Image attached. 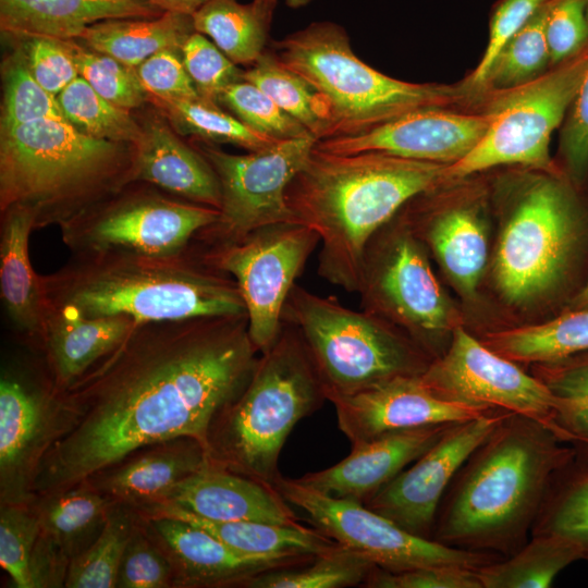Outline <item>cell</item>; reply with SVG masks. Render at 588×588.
<instances>
[{"label": "cell", "instance_id": "cell-33", "mask_svg": "<svg viewBox=\"0 0 588 588\" xmlns=\"http://www.w3.org/2000/svg\"><path fill=\"white\" fill-rule=\"evenodd\" d=\"M275 0H211L193 14L195 30L235 64L252 65L267 50Z\"/></svg>", "mask_w": 588, "mask_h": 588}, {"label": "cell", "instance_id": "cell-52", "mask_svg": "<svg viewBox=\"0 0 588 588\" xmlns=\"http://www.w3.org/2000/svg\"><path fill=\"white\" fill-rule=\"evenodd\" d=\"M588 0H554L546 25L550 64L556 65L588 44Z\"/></svg>", "mask_w": 588, "mask_h": 588}, {"label": "cell", "instance_id": "cell-17", "mask_svg": "<svg viewBox=\"0 0 588 588\" xmlns=\"http://www.w3.org/2000/svg\"><path fill=\"white\" fill-rule=\"evenodd\" d=\"M420 379L441 399L527 416L554 432V400L547 385L461 326Z\"/></svg>", "mask_w": 588, "mask_h": 588}, {"label": "cell", "instance_id": "cell-54", "mask_svg": "<svg viewBox=\"0 0 588 588\" xmlns=\"http://www.w3.org/2000/svg\"><path fill=\"white\" fill-rule=\"evenodd\" d=\"M560 152L565 175L583 184L588 175V70L564 119Z\"/></svg>", "mask_w": 588, "mask_h": 588}, {"label": "cell", "instance_id": "cell-51", "mask_svg": "<svg viewBox=\"0 0 588 588\" xmlns=\"http://www.w3.org/2000/svg\"><path fill=\"white\" fill-rule=\"evenodd\" d=\"M550 0H501L490 19L489 41L485 53L467 81L473 89L483 87L498 53L506 41Z\"/></svg>", "mask_w": 588, "mask_h": 588}, {"label": "cell", "instance_id": "cell-32", "mask_svg": "<svg viewBox=\"0 0 588 588\" xmlns=\"http://www.w3.org/2000/svg\"><path fill=\"white\" fill-rule=\"evenodd\" d=\"M194 32L193 15L164 12L156 17L103 20L88 26L76 40L136 68L160 50H181Z\"/></svg>", "mask_w": 588, "mask_h": 588}, {"label": "cell", "instance_id": "cell-35", "mask_svg": "<svg viewBox=\"0 0 588 588\" xmlns=\"http://www.w3.org/2000/svg\"><path fill=\"white\" fill-rule=\"evenodd\" d=\"M581 549L556 535H532L505 560H497L477 573L482 588H544L573 561Z\"/></svg>", "mask_w": 588, "mask_h": 588}, {"label": "cell", "instance_id": "cell-16", "mask_svg": "<svg viewBox=\"0 0 588 588\" xmlns=\"http://www.w3.org/2000/svg\"><path fill=\"white\" fill-rule=\"evenodd\" d=\"M63 390L38 366L10 365L0 378V504H30L40 464L68 428Z\"/></svg>", "mask_w": 588, "mask_h": 588}, {"label": "cell", "instance_id": "cell-8", "mask_svg": "<svg viewBox=\"0 0 588 588\" xmlns=\"http://www.w3.org/2000/svg\"><path fill=\"white\" fill-rule=\"evenodd\" d=\"M282 322L301 335L328 401L397 377L421 376L433 359L395 324L298 284L287 296Z\"/></svg>", "mask_w": 588, "mask_h": 588}, {"label": "cell", "instance_id": "cell-58", "mask_svg": "<svg viewBox=\"0 0 588 588\" xmlns=\"http://www.w3.org/2000/svg\"><path fill=\"white\" fill-rule=\"evenodd\" d=\"M275 1H279V0H275ZM283 1L290 8L296 9V8L305 7V5L309 4L310 2H313L314 0H283Z\"/></svg>", "mask_w": 588, "mask_h": 588}, {"label": "cell", "instance_id": "cell-4", "mask_svg": "<svg viewBox=\"0 0 588 588\" xmlns=\"http://www.w3.org/2000/svg\"><path fill=\"white\" fill-rule=\"evenodd\" d=\"M46 308L82 316H127L137 323L246 314L234 279L189 248L174 256L72 254L40 274Z\"/></svg>", "mask_w": 588, "mask_h": 588}, {"label": "cell", "instance_id": "cell-27", "mask_svg": "<svg viewBox=\"0 0 588 588\" xmlns=\"http://www.w3.org/2000/svg\"><path fill=\"white\" fill-rule=\"evenodd\" d=\"M207 463L205 445L197 439L181 437L147 445L85 482L114 502L136 510L159 502Z\"/></svg>", "mask_w": 588, "mask_h": 588}, {"label": "cell", "instance_id": "cell-21", "mask_svg": "<svg viewBox=\"0 0 588 588\" xmlns=\"http://www.w3.org/2000/svg\"><path fill=\"white\" fill-rule=\"evenodd\" d=\"M329 401L335 408L338 427L352 446L402 430L467 421L493 411L441 399L420 376L397 377Z\"/></svg>", "mask_w": 588, "mask_h": 588}, {"label": "cell", "instance_id": "cell-9", "mask_svg": "<svg viewBox=\"0 0 588 588\" xmlns=\"http://www.w3.org/2000/svg\"><path fill=\"white\" fill-rule=\"evenodd\" d=\"M566 175L542 171L526 180L503 218L492 280L510 306L529 308L564 283L583 236L585 211Z\"/></svg>", "mask_w": 588, "mask_h": 588}, {"label": "cell", "instance_id": "cell-47", "mask_svg": "<svg viewBox=\"0 0 588 588\" xmlns=\"http://www.w3.org/2000/svg\"><path fill=\"white\" fill-rule=\"evenodd\" d=\"M543 534L565 538L588 555V475L559 492L550 486L531 528V536Z\"/></svg>", "mask_w": 588, "mask_h": 588}, {"label": "cell", "instance_id": "cell-56", "mask_svg": "<svg viewBox=\"0 0 588 588\" xmlns=\"http://www.w3.org/2000/svg\"><path fill=\"white\" fill-rule=\"evenodd\" d=\"M163 12H175L193 15L211 0H150Z\"/></svg>", "mask_w": 588, "mask_h": 588}, {"label": "cell", "instance_id": "cell-22", "mask_svg": "<svg viewBox=\"0 0 588 588\" xmlns=\"http://www.w3.org/2000/svg\"><path fill=\"white\" fill-rule=\"evenodd\" d=\"M400 215L432 252L453 286L464 298L474 299L489 254L488 224L480 205L440 203L428 191L409 200Z\"/></svg>", "mask_w": 588, "mask_h": 588}, {"label": "cell", "instance_id": "cell-38", "mask_svg": "<svg viewBox=\"0 0 588 588\" xmlns=\"http://www.w3.org/2000/svg\"><path fill=\"white\" fill-rule=\"evenodd\" d=\"M136 523V512L115 502L99 536L70 562L64 587L117 588L121 562Z\"/></svg>", "mask_w": 588, "mask_h": 588}, {"label": "cell", "instance_id": "cell-43", "mask_svg": "<svg viewBox=\"0 0 588 588\" xmlns=\"http://www.w3.org/2000/svg\"><path fill=\"white\" fill-rule=\"evenodd\" d=\"M2 83L0 130L42 119L66 121L57 97L34 78L17 47L2 64Z\"/></svg>", "mask_w": 588, "mask_h": 588}, {"label": "cell", "instance_id": "cell-15", "mask_svg": "<svg viewBox=\"0 0 588 588\" xmlns=\"http://www.w3.org/2000/svg\"><path fill=\"white\" fill-rule=\"evenodd\" d=\"M318 243L319 235L310 228L283 222L260 228L230 244L192 246L204 262L236 282L249 336L262 353L278 338L287 296Z\"/></svg>", "mask_w": 588, "mask_h": 588}, {"label": "cell", "instance_id": "cell-44", "mask_svg": "<svg viewBox=\"0 0 588 588\" xmlns=\"http://www.w3.org/2000/svg\"><path fill=\"white\" fill-rule=\"evenodd\" d=\"M83 77L100 96L112 103L132 110L148 101L136 69L118 59L90 49L76 39H65Z\"/></svg>", "mask_w": 588, "mask_h": 588}, {"label": "cell", "instance_id": "cell-48", "mask_svg": "<svg viewBox=\"0 0 588 588\" xmlns=\"http://www.w3.org/2000/svg\"><path fill=\"white\" fill-rule=\"evenodd\" d=\"M181 58L198 95L206 100L218 103L228 86L243 79V70L196 30L181 47Z\"/></svg>", "mask_w": 588, "mask_h": 588}, {"label": "cell", "instance_id": "cell-49", "mask_svg": "<svg viewBox=\"0 0 588 588\" xmlns=\"http://www.w3.org/2000/svg\"><path fill=\"white\" fill-rule=\"evenodd\" d=\"M15 41L34 78L58 96L78 75L65 39L47 36H5Z\"/></svg>", "mask_w": 588, "mask_h": 588}, {"label": "cell", "instance_id": "cell-59", "mask_svg": "<svg viewBox=\"0 0 588 588\" xmlns=\"http://www.w3.org/2000/svg\"><path fill=\"white\" fill-rule=\"evenodd\" d=\"M587 16H588V2H587Z\"/></svg>", "mask_w": 588, "mask_h": 588}, {"label": "cell", "instance_id": "cell-23", "mask_svg": "<svg viewBox=\"0 0 588 588\" xmlns=\"http://www.w3.org/2000/svg\"><path fill=\"white\" fill-rule=\"evenodd\" d=\"M114 503L88 482L36 498L40 534L30 566L33 588L64 587L70 562L99 536Z\"/></svg>", "mask_w": 588, "mask_h": 588}, {"label": "cell", "instance_id": "cell-24", "mask_svg": "<svg viewBox=\"0 0 588 588\" xmlns=\"http://www.w3.org/2000/svg\"><path fill=\"white\" fill-rule=\"evenodd\" d=\"M155 504L217 522L301 524L274 487L209 463L176 483Z\"/></svg>", "mask_w": 588, "mask_h": 588}, {"label": "cell", "instance_id": "cell-55", "mask_svg": "<svg viewBox=\"0 0 588 588\" xmlns=\"http://www.w3.org/2000/svg\"><path fill=\"white\" fill-rule=\"evenodd\" d=\"M135 69L149 96L164 99L200 97L184 68L181 50H160Z\"/></svg>", "mask_w": 588, "mask_h": 588}, {"label": "cell", "instance_id": "cell-11", "mask_svg": "<svg viewBox=\"0 0 588 588\" xmlns=\"http://www.w3.org/2000/svg\"><path fill=\"white\" fill-rule=\"evenodd\" d=\"M132 182L59 225L72 254L121 252L174 256L215 223L219 209L162 194Z\"/></svg>", "mask_w": 588, "mask_h": 588}, {"label": "cell", "instance_id": "cell-3", "mask_svg": "<svg viewBox=\"0 0 588 588\" xmlns=\"http://www.w3.org/2000/svg\"><path fill=\"white\" fill-rule=\"evenodd\" d=\"M546 425L510 413L470 454L438 510L432 539L511 555L526 542L550 486L568 458Z\"/></svg>", "mask_w": 588, "mask_h": 588}, {"label": "cell", "instance_id": "cell-7", "mask_svg": "<svg viewBox=\"0 0 588 588\" xmlns=\"http://www.w3.org/2000/svg\"><path fill=\"white\" fill-rule=\"evenodd\" d=\"M270 51L321 97L332 137L360 134L414 110L446 107L471 90L392 78L362 61L346 30L329 21L272 41Z\"/></svg>", "mask_w": 588, "mask_h": 588}, {"label": "cell", "instance_id": "cell-2", "mask_svg": "<svg viewBox=\"0 0 588 588\" xmlns=\"http://www.w3.org/2000/svg\"><path fill=\"white\" fill-rule=\"evenodd\" d=\"M446 167L378 151L333 154L314 147L285 199L296 222L319 235L318 274L357 292L369 240L409 200L441 186Z\"/></svg>", "mask_w": 588, "mask_h": 588}, {"label": "cell", "instance_id": "cell-42", "mask_svg": "<svg viewBox=\"0 0 588 588\" xmlns=\"http://www.w3.org/2000/svg\"><path fill=\"white\" fill-rule=\"evenodd\" d=\"M553 2L546 3L506 41L490 68L483 87L502 91L543 74L550 64L546 25Z\"/></svg>", "mask_w": 588, "mask_h": 588}, {"label": "cell", "instance_id": "cell-41", "mask_svg": "<svg viewBox=\"0 0 588 588\" xmlns=\"http://www.w3.org/2000/svg\"><path fill=\"white\" fill-rule=\"evenodd\" d=\"M534 376L554 400L553 429L560 440L588 446V358L532 364Z\"/></svg>", "mask_w": 588, "mask_h": 588}, {"label": "cell", "instance_id": "cell-19", "mask_svg": "<svg viewBox=\"0 0 588 588\" xmlns=\"http://www.w3.org/2000/svg\"><path fill=\"white\" fill-rule=\"evenodd\" d=\"M494 114L455 112L445 107L407 112L367 132L318 140L317 149L333 154L384 152L451 166L465 158L485 137Z\"/></svg>", "mask_w": 588, "mask_h": 588}, {"label": "cell", "instance_id": "cell-5", "mask_svg": "<svg viewBox=\"0 0 588 588\" xmlns=\"http://www.w3.org/2000/svg\"><path fill=\"white\" fill-rule=\"evenodd\" d=\"M133 147L86 136L64 120L0 130V210L20 205L35 230L60 225L131 183Z\"/></svg>", "mask_w": 588, "mask_h": 588}, {"label": "cell", "instance_id": "cell-20", "mask_svg": "<svg viewBox=\"0 0 588 588\" xmlns=\"http://www.w3.org/2000/svg\"><path fill=\"white\" fill-rule=\"evenodd\" d=\"M138 518L147 535L167 556L173 573V587L176 588H243L258 574L302 566L316 558L246 554L180 518L139 515Z\"/></svg>", "mask_w": 588, "mask_h": 588}, {"label": "cell", "instance_id": "cell-39", "mask_svg": "<svg viewBox=\"0 0 588 588\" xmlns=\"http://www.w3.org/2000/svg\"><path fill=\"white\" fill-rule=\"evenodd\" d=\"M377 566L363 555L336 544L307 564L256 575L243 588H343L363 586Z\"/></svg>", "mask_w": 588, "mask_h": 588}, {"label": "cell", "instance_id": "cell-29", "mask_svg": "<svg viewBox=\"0 0 588 588\" xmlns=\"http://www.w3.org/2000/svg\"><path fill=\"white\" fill-rule=\"evenodd\" d=\"M35 230L30 209L13 205L1 210L0 297L13 330L35 348L42 338L46 303L40 282L28 255V240Z\"/></svg>", "mask_w": 588, "mask_h": 588}, {"label": "cell", "instance_id": "cell-45", "mask_svg": "<svg viewBox=\"0 0 588 588\" xmlns=\"http://www.w3.org/2000/svg\"><path fill=\"white\" fill-rule=\"evenodd\" d=\"M218 103L249 128L274 140L315 138L268 95L245 79L228 86L221 93Z\"/></svg>", "mask_w": 588, "mask_h": 588}, {"label": "cell", "instance_id": "cell-28", "mask_svg": "<svg viewBox=\"0 0 588 588\" xmlns=\"http://www.w3.org/2000/svg\"><path fill=\"white\" fill-rule=\"evenodd\" d=\"M137 324L127 316L89 318L62 308H46L38 351L54 384L64 390L115 348Z\"/></svg>", "mask_w": 588, "mask_h": 588}, {"label": "cell", "instance_id": "cell-1", "mask_svg": "<svg viewBox=\"0 0 588 588\" xmlns=\"http://www.w3.org/2000/svg\"><path fill=\"white\" fill-rule=\"evenodd\" d=\"M259 355L247 314L138 323L63 390L69 425L40 464L36 498L157 442L189 437L206 448L211 424L245 389Z\"/></svg>", "mask_w": 588, "mask_h": 588}, {"label": "cell", "instance_id": "cell-10", "mask_svg": "<svg viewBox=\"0 0 588 588\" xmlns=\"http://www.w3.org/2000/svg\"><path fill=\"white\" fill-rule=\"evenodd\" d=\"M426 250L399 211L369 240L357 292L363 310L395 324L436 358L460 324Z\"/></svg>", "mask_w": 588, "mask_h": 588}, {"label": "cell", "instance_id": "cell-31", "mask_svg": "<svg viewBox=\"0 0 588 588\" xmlns=\"http://www.w3.org/2000/svg\"><path fill=\"white\" fill-rule=\"evenodd\" d=\"M139 516H170L193 524L232 549L255 555H317L338 542L316 527L260 522H217L164 504L134 510Z\"/></svg>", "mask_w": 588, "mask_h": 588}, {"label": "cell", "instance_id": "cell-30", "mask_svg": "<svg viewBox=\"0 0 588 588\" xmlns=\"http://www.w3.org/2000/svg\"><path fill=\"white\" fill-rule=\"evenodd\" d=\"M162 13L150 0H0V28L4 36L76 39L103 20Z\"/></svg>", "mask_w": 588, "mask_h": 588}, {"label": "cell", "instance_id": "cell-34", "mask_svg": "<svg viewBox=\"0 0 588 588\" xmlns=\"http://www.w3.org/2000/svg\"><path fill=\"white\" fill-rule=\"evenodd\" d=\"M517 364L551 363L588 352V308L543 323L489 332L482 341Z\"/></svg>", "mask_w": 588, "mask_h": 588}, {"label": "cell", "instance_id": "cell-40", "mask_svg": "<svg viewBox=\"0 0 588 588\" xmlns=\"http://www.w3.org/2000/svg\"><path fill=\"white\" fill-rule=\"evenodd\" d=\"M57 100L66 122L86 136L128 145L140 137V122L130 110L100 96L81 76L72 81Z\"/></svg>", "mask_w": 588, "mask_h": 588}, {"label": "cell", "instance_id": "cell-13", "mask_svg": "<svg viewBox=\"0 0 588 588\" xmlns=\"http://www.w3.org/2000/svg\"><path fill=\"white\" fill-rule=\"evenodd\" d=\"M316 143L313 137L279 140L245 155L207 143L196 147L217 175L221 205L218 220L192 243L203 248L225 245L267 225L296 222L285 191Z\"/></svg>", "mask_w": 588, "mask_h": 588}, {"label": "cell", "instance_id": "cell-12", "mask_svg": "<svg viewBox=\"0 0 588 588\" xmlns=\"http://www.w3.org/2000/svg\"><path fill=\"white\" fill-rule=\"evenodd\" d=\"M588 70V44L539 77L502 90L488 109L494 120L481 142L462 160L448 166L443 184L503 164L555 172L549 145Z\"/></svg>", "mask_w": 588, "mask_h": 588}, {"label": "cell", "instance_id": "cell-6", "mask_svg": "<svg viewBox=\"0 0 588 588\" xmlns=\"http://www.w3.org/2000/svg\"><path fill=\"white\" fill-rule=\"evenodd\" d=\"M326 400L301 335L282 322L275 341L260 353L245 389L211 424L208 463L274 487L289 434Z\"/></svg>", "mask_w": 588, "mask_h": 588}, {"label": "cell", "instance_id": "cell-53", "mask_svg": "<svg viewBox=\"0 0 588 588\" xmlns=\"http://www.w3.org/2000/svg\"><path fill=\"white\" fill-rule=\"evenodd\" d=\"M478 569L436 565L392 573L376 567L364 583L368 588H482Z\"/></svg>", "mask_w": 588, "mask_h": 588}, {"label": "cell", "instance_id": "cell-26", "mask_svg": "<svg viewBox=\"0 0 588 588\" xmlns=\"http://www.w3.org/2000/svg\"><path fill=\"white\" fill-rule=\"evenodd\" d=\"M140 125V137L132 145L131 183H147L181 199L219 209L220 185L205 157L184 143L162 115L149 117Z\"/></svg>", "mask_w": 588, "mask_h": 588}, {"label": "cell", "instance_id": "cell-25", "mask_svg": "<svg viewBox=\"0 0 588 588\" xmlns=\"http://www.w3.org/2000/svg\"><path fill=\"white\" fill-rule=\"evenodd\" d=\"M451 425H431L378 437L352 446L351 453L333 466L307 473L296 480L324 494L363 503L429 450Z\"/></svg>", "mask_w": 588, "mask_h": 588}, {"label": "cell", "instance_id": "cell-36", "mask_svg": "<svg viewBox=\"0 0 588 588\" xmlns=\"http://www.w3.org/2000/svg\"><path fill=\"white\" fill-rule=\"evenodd\" d=\"M148 102L177 134L192 135L207 144H231L254 151L278 142L255 132L222 110L220 105L201 97L164 99L149 96Z\"/></svg>", "mask_w": 588, "mask_h": 588}, {"label": "cell", "instance_id": "cell-50", "mask_svg": "<svg viewBox=\"0 0 588 588\" xmlns=\"http://www.w3.org/2000/svg\"><path fill=\"white\" fill-rule=\"evenodd\" d=\"M172 588L171 565L137 523L125 549L117 581V588Z\"/></svg>", "mask_w": 588, "mask_h": 588}, {"label": "cell", "instance_id": "cell-14", "mask_svg": "<svg viewBox=\"0 0 588 588\" xmlns=\"http://www.w3.org/2000/svg\"><path fill=\"white\" fill-rule=\"evenodd\" d=\"M274 488L290 504L301 509L314 527L388 572L436 565L479 569L501 556L411 534L362 502L324 494L282 475Z\"/></svg>", "mask_w": 588, "mask_h": 588}, {"label": "cell", "instance_id": "cell-37", "mask_svg": "<svg viewBox=\"0 0 588 588\" xmlns=\"http://www.w3.org/2000/svg\"><path fill=\"white\" fill-rule=\"evenodd\" d=\"M242 78L268 95L317 142L333 136L329 111L321 97L303 77L283 66L270 50L243 71Z\"/></svg>", "mask_w": 588, "mask_h": 588}, {"label": "cell", "instance_id": "cell-57", "mask_svg": "<svg viewBox=\"0 0 588 588\" xmlns=\"http://www.w3.org/2000/svg\"><path fill=\"white\" fill-rule=\"evenodd\" d=\"M573 308H588V282L573 301Z\"/></svg>", "mask_w": 588, "mask_h": 588}, {"label": "cell", "instance_id": "cell-18", "mask_svg": "<svg viewBox=\"0 0 588 588\" xmlns=\"http://www.w3.org/2000/svg\"><path fill=\"white\" fill-rule=\"evenodd\" d=\"M511 412L452 424L422 455L363 503L411 534L432 539L440 503L470 454Z\"/></svg>", "mask_w": 588, "mask_h": 588}, {"label": "cell", "instance_id": "cell-46", "mask_svg": "<svg viewBox=\"0 0 588 588\" xmlns=\"http://www.w3.org/2000/svg\"><path fill=\"white\" fill-rule=\"evenodd\" d=\"M40 534L33 504H0V565L15 588H32L30 566Z\"/></svg>", "mask_w": 588, "mask_h": 588}]
</instances>
